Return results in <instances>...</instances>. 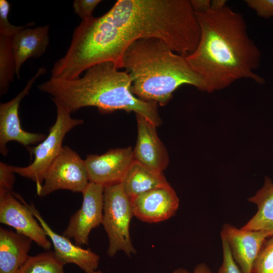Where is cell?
Instances as JSON below:
<instances>
[{
  "label": "cell",
  "mask_w": 273,
  "mask_h": 273,
  "mask_svg": "<svg viewBox=\"0 0 273 273\" xmlns=\"http://www.w3.org/2000/svg\"><path fill=\"white\" fill-rule=\"evenodd\" d=\"M87 273H103L102 271H101V270H94V271H90V272H87Z\"/></svg>",
  "instance_id": "obj_31"
},
{
  "label": "cell",
  "mask_w": 273,
  "mask_h": 273,
  "mask_svg": "<svg viewBox=\"0 0 273 273\" xmlns=\"http://www.w3.org/2000/svg\"><path fill=\"white\" fill-rule=\"evenodd\" d=\"M32 240L17 232L0 228V273H17L29 255Z\"/></svg>",
  "instance_id": "obj_17"
},
{
  "label": "cell",
  "mask_w": 273,
  "mask_h": 273,
  "mask_svg": "<svg viewBox=\"0 0 273 273\" xmlns=\"http://www.w3.org/2000/svg\"><path fill=\"white\" fill-rule=\"evenodd\" d=\"M34 217L18 194L12 191L0 194V222L13 228L43 249H49L52 242Z\"/></svg>",
  "instance_id": "obj_10"
},
{
  "label": "cell",
  "mask_w": 273,
  "mask_h": 273,
  "mask_svg": "<svg viewBox=\"0 0 273 273\" xmlns=\"http://www.w3.org/2000/svg\"><path fill=\"white\" fill-rule=\"evenodd\" d=\"M200 36L196 14L189 0H118L99 17L82 20L64 56L55 63L58 74L74 79L104 62L122 68L126 49L142 39L155 38L187 56Z\"/></svg>",
  "instance_id": "obj_1"
},
{
  "label": "cell",
  "mask_w": 273,
  "mask_h": 273,
  "mask_svg": "<svg viewBox=\"0 0 273 273\" xmlns=\"http://www.w3.org/2000/svg\"><path fill=\"white\" fill-rule=\"evenodd\" d=\"M133 215L148 223H157L173 216L178 198L169 185L153 189L130 200Z\"/></svg>",
  "instance_id": "obj_13"
},
{
  "label": "cell",
  "mask_w": 273,
  "mask_h": 273,
  "mask_svg": "<svg viewBox=\"0 0 273 273\" xmlns=\"http://www.w3.org/2000/svg\"><path fill=\"white\" fill-rule=\"evenodd\" d=\"M65 264L48 251L35 256H29L17 273H65Z\"/></svg>",
  "instance_id": "obj_21"
},
{
  "label": "cell",
  "mask_w": 273,
  "mask_h": 273,
  "mask_svg": "<svg viewBox=\"0 0 273 273\" xmlns=\"http://www.w3.org/2000/svg\"><path fill=\"white\" fill-rule=\"evenodd\" d=\"M226 1L225 0H214L211 1V9L214 10L220 9L226 6Z\"/></svg>",
  "instance_id": "obj_30"
},
{
  "label": "cell",
  "mask_w": 273,
  "mask_h": 273,
  "mask_svg": "<svg viewBox=\"0 0 273 273\" xmlns=\"http://www.w3.org/2000/svg\"><path fill=\"white\" fill-rule=\"evenodd\" d=\"M103 193L104 187L91 182L82 193L81 208L71 216L63 232L64 236L73 239L75 245H87L92 230L102 224Z\"/></svg>",
  "instance_id": "obj_9"
},
{
  "label": "cell",
  "mask_w": 273,
  "mask_h": 273,
  "mask_svg": "<svg viewBox=\"0 0 273 273\" xmlns=\"http://www.w3.org/2000/svg\"><path fill=\"white\" fill-rule=\"evenodd\" d=\"M251 273H273V236L264 242L253 263Z\"/></svg>",
  "instance_id": "obj_22"
},
{
  "label": "cell",
  "mask_w": 273,
  "mask_h": 273,
  "mask_svg": "<svg viewBox=\"0 0 273 273\" xmlns=\"http://www.w3.org/2000/svg\"><path fill=\"white\" fill-rule=\"evenodd\" d=\"M10 6L7 0H0V35L13 37L23 29L35 25L34 22L23 26H15L8 20Z\"/></svg>",
  "instance_id": "obj_23"
},
{
  "label": "cell",
  "mask_w": 273,
  "mask_h": 273,
  "mask_svg": "<svg viewBox=\"0 0 273 273\" xmlns=\"http://www.w3.org/2000/svg\"><path fill=\"white\" fill-rule=\"evenodd\" d=\"M101 2L100 0H75L73 7L75 13L82 20H86L93 17L95 9Z\"/></svg>",
  "instance_id": "obj_24"
},
{
  "label": "cell",
  "mask_w": 273,
  "mask_h": 273,
  "mask_svg": "<svg viewBox=\"0 0 273 273\" xmlns=\"http://www.w3.org/2000/svg\"><path fill=\"white\" fill-rule=\"evenodd\" d=\"M89 183L84 160L65 146L46 172L38 196L44 197L58 190L82 193Z\"/></svg>",
  "instance_id": "obj_7"
},
{
  "label": "cell",
  "mask_w": 273,
  "mask_h": 273,
  "mask_svg": "<svg viewBox=\"0 0 273 273\" xmlns=\"http://www.w3.org/2000/svg\"><path fill=\"white\" fill-rule=\"evenodd\" d=\"M131 86L127 72L119 71L111 62L96 64L76 79L50 78L37 86L71 113L85 107H96L103 113L122 110L133 112L159 126L162 121L158 103L140 99L132 94Z\"/></svg>",
  "instance_id": "obj_3"
},
{
  "label": "cell",
  "mask_w": 273,
  "mask_h": 273,
  "mask_svg": "<svg viewBox=\"0 0 273 273\" xmlns=\"http://www.w3.org/2000/svg\"><path fill=\"white\" fill-rule=\"evenodd\" d=\"M131 81L132 94L141 100L164 106L183 84L205 91L204 83L186 57L174 52L155 38L138 40L124 52L122 68Z\"/></svg>",
  "instance_id": "obj_4"
},
{
  "label": "cell",
  "mask_w": 273,
  "mask_h": 273,
  "mask_svg": "<svg viewBox=\"0 0 273 273\" xmlns=\"http://www.w3.org/2000/svg\"><path fill=\"white\" fill-rule=\"evenodd\" d=\"M134 161L133 149L128 147L88 155L84 162L89 182L105 187L120 184Z\"/></svg>",
  "instance_id": "obj_11"
},
{
  "label": "cell",
  "mask_w": 273,
  "mask_h": 273,
  "mask_svg": "<svg viewBox=\"0 0 273 273\" xmlns=\"http://www.w3.org/2000/svg\"><path fill=\"white\" fill-rule=\"evenodd\" d=\"M221 240L227 243L232 257L242 273H251L253 263L264 242L273 232L249 231L225 223L220 232Z\"/></svg>",
  "instance_id": "obj_12"
},
{
  "label": "cell",
  "mask_w": 273,
  "mask_h": 273,
  "mask_svg": "<svg viewBox=\"0 0 273 273\" xmlns=\"http://www.w3.org/2000/svg\"><path fill=\"white\" fill-rule=\"evenodd\" d=\"M103 200L102 224L109 241L108 255L113 257L119 251L128 256L136 253L129 233L133 216L131 203L121 184L104 187Z\"/></svg>",
  "instance_id": "obj_6"
},
{
  "label": "cell",
  "mask_w": 273,
  "mask_h": 273,
  "mask_svg": "<svg viewBox=\"0 0 273 273\" xmlns=\"http://www.w3.org/2000/svg\"><path fill=\"white\" fill-rule=\"evenodd\" d=\"M245 2L258 16L265 18L273 17V0H246Z\"/></svg>",
  "instance_id": "obj_27"
},
{
  "label": "cell",
  "mask_w": 273,
  "mask_h": 273,
  "mask_svg": "<svg viewBox=\"0 0 273 273\" xmlns=\"http://www.w3.org/2000/svg\"><path fill=\"white\" fill-rule=\"evenodd\" d=\"M190 2L195 13L205 12L211 9V1L191 0Z\"/></svg>",
  "instance_id": "obj_28"
},
{
  "label": "cell",
  "mask_w": 273,
  "mask_h": 273,
  "mask_svg": "<svg viewBox=\"0 0 273 273\" xmlns=\"http://www.w3.org/2000/svg\"><path fill=\"white\" fill-rule=\"evenodd\" d=\"M248 200L256 205L257 211L241 229L273 232V183L271 179L265 177L263 187Z\"/></svg>",
  "instance_id": "obj_19"
},
{
  "label": "cell",
  "mask_w": 273,
  "mask_h": 273,
  "mask_svg": "<svg viewBox=\"0 0 273 273\" xmlns=\"http://www.w3.org/2000/svg\"><path fill=\"white\" fill-rule=\"evenodd\" d=\"M57 108V118L50 128L46 139L36 146L29 148L34 155L33 162L26 167L10 165L12 171L36 183L37 194L40 193L46 172L63 148L65 135L74 127L83 123L82 119L71 117V112L60 102L52 99Z\"/></svg>",
  "instance_id": "obj_5"
},
{
  "label": "cell",
  "mask_w": 273,
  "mask_h": 273,
  "mask_svg": "<svg viewBox=\"0 0 273 273\" xmlns=\"http://www.w3.org/2000/svg\"><path fill=\"white\" fill-rule=\"evenodd\" d=\"M49 26L25 28L12 37L16 61V75L20 78V70L30 58H38L45 52L49 43Z\"/></svg>",
  "instance_id": "obj_16"
},
{
  "label": "cell",
  "mask_w": 273,
  "mask_h": 273,
  "mask_svg": "<svg viewBox=\"0 0 273 273\" xmlns=\"http://www.w3.org/2000/svg\"><path fill=\"white\" fill-rule=\"evenodd\" d=\"M138 135L133 149L134 160L154 171L163 173L169 163L168 152L159 139L156 126L136 114Z\"/></svg>",
  "instance_id": "obj_14"
},
{
  "label": "cell",
  "mask_w": 273,
  "mask_h": 273,
  "mask_svg": "<svg viewBox=\"0 0 273 273\" xmlns=\"http://www.w3.org/2000/svg\"><path fill=\"white\" fill-rule=\"evenodd\" d=\"M172 273H213L210 268L205 263L198 264L193 272H190L185 268L179 267L172 271Z\"/></svg>",
  "instance_id": "obj_29"
},
{
  "label": "cell",
  "mask_w": 273,
  "mask_h": 273,
  "mask_svg": "<svg viewBox=\"0 0 273 273\" xmlns=\"http://www.w3.org/2000/svg\"><path fill=\"white\" fill-rule=\"evenodd\" d=\"M221 240L223 258L217 273H242L234 260L227 243L224 240Z\"/></svg>",
  "instance_id": "obj_25"
},
{
  "label": "cell",
  "mask_w": 273,
  "mask_h": 273,
  "mask_svg": "<svg viewBox=\"0 0 273 273\" xmlns=\"http://www.w3.org/2000/svg\"><path fill=\"white\" fill-rule=\"evenodd\" d=\"M16 74L12 37L0 35V95L6 94Z\"/></svg>",
  "instance_id": "obj_20"
},
{
  "label": "cell",
  "mask_w": 273,
  "mask_h": 273,
  "mask_svg": "<svg viewBox=\"0 0 273 273\" xmlns=\"http://www.w3.org/2000/svg\"><path fill=\"white\" fill-rule=\"evenodd\" d=\"M120 184L130 200L153 189L170 185L163 173L151 170L135 160Z\"/></svg>",
  "instance_id": "obj_18"
},
{
  "label": "cell",
  "mask_w": 273,
  "mask_h": 273,
  "mask_svg": "<svg viewBox=\"0 0 273 273\" xmlns=\"http://www.w3.org/2000/svg\"><path fill=\"white\" fill-rule=\"evenodd\" d=\"M14 173L10 165L0 162V194L12 191L15 180Z\"/></svg>",
  "instance_id": "obj_26"
},
{
  "label": "cell",
  "mask_w": 273,
  "mask_h": 273,
  "mask_svg": "<svg viewBox=\"0 0 273 273\" xmlns=\"http://www.w3.org/2000/svg\"><path fill=\"white\" fill-rule=\"evenodd\" d=\"M196 14L200 39L186 58L202 79L205 92L222 89L241 79L264 83L254 72L260 66L261 53L249 36L243 16L227 6Z\"/></svg>",
  "instance_id": "obj_2"
},
{
  "label": "cell",
  "mask_w": 273,
  "mask_h": 273,
  "mask_svg": "<svg viewBox=\"0 0 273 273\" xmlns=\"http://www.w3.org/2000/svg\"><path fill=\"white\" fill-rule=\"evenodd\" d=\"M27 205L50 238L54 247L56 257L65 265L73 263L77 265L85 273L96 270L100 257L89 249H83L73 244L70 239L55 232L45 221L33 204Z\"/></svg>",
  "instance_id": "obj_15"
},
{
  "label": "cell",
  "mask_w": 273,
  "mask_h": 273,
  "mask_svg": "<svg viewBox=\"0 0 273 273\" xmlns=\"http://www.w3.org/2000/svg\"><path fill=\"white\" fill-rule=\"evenodd\" d=\"M46 69L39 68L35 74L27 82L24 88L13 99L0 104V152L6 156L9 152V142L16 141L26 148L41 142L46 135L41 133L29 132L21 126L19 108L21 101L30 91L35 81L46 72Z\"/></svg>",
  "instance_id": "obj_8"
}]
</instances>
